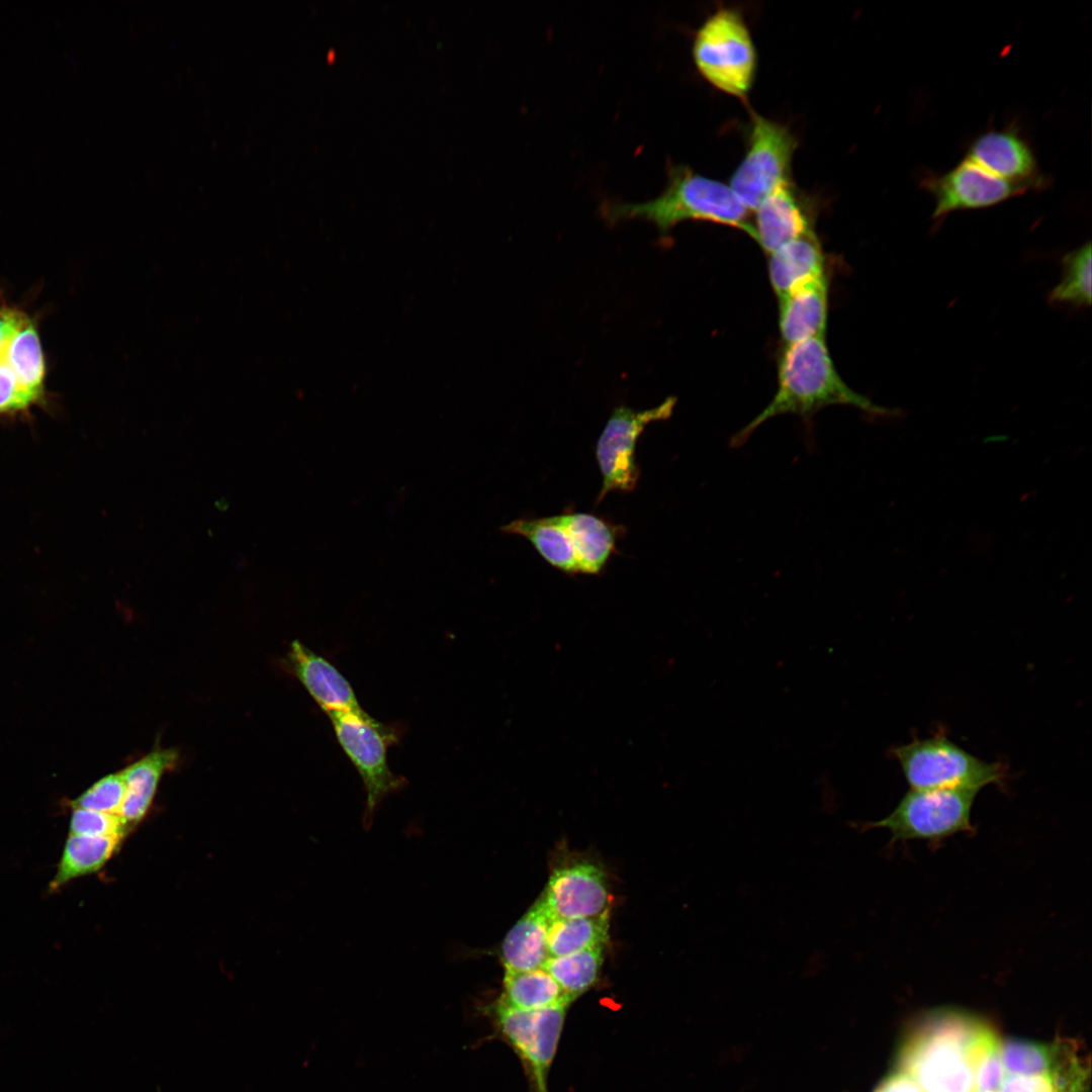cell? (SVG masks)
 Segmentation results:
<instances>
[{"mask_svg": "<svg viewBox=\"0 0 1092 1092\" xmlns=\"http://www.w3.org/2000/svg\"><path fill=\"white\" fill-rule=\"evenodd\" d=\"M850 405L873 417H892L896 410L880 406L850 388L838 374L824 337L810 338L784 347L778 367V388L771 400L730 439L742 446L767 420L796 415L808 425L812 417L829 405Z\"/></svg>", "mask_w": 1092, "mask_h": 1092, "instance_id": "obj_1", "label": "cell"}, {"mask_svg": "<svg viewBox=\"0 0 1092 1092\" xmlns=\"http://www.w3.org/2000/svg\"><path fill=\"white\" fill-rule=\"evenodd\" d=\"M749 212L729 185L682 164H670L666 186L656 198L640 203L607 200L600 206L601 216L610 225L642 218L651 221L661 238L679 222L701 220L740 230L753 239Z\"/></svg>", "mask_w": 1092, "mask_h": 1092, "instance_id": "obj_2", "label": "cell"}, {"mask_svg": "<svg viewBox=\"0 0 1092 1092\" xmlns=\"http://www.w3.org/2000/svg\"><path fill=\"white\" fill-rule=\"evenodd\" d=\"M982 1023L943 1012L926 1020L905 1043L901 1071L923 1092H974L970 1049Z\"/></svg>", "mask_w": 1092, "mask_h": 1092, "instance_id": "obj_3", "label": "cell"}, {"mask_svg": "<svg viewBox=\"0 0 1092 1092\" xmlns=\"http://www.w3.org/2000/svg\"><path fill=\"white\" fill-rule=\"evenodd\" d=\"M692 54L700 75L717 90L747 102L757 53L740 10L720 7L697 29Z\"/></svg>", "mask_w": 1092, "mask_h": 1092, "instance_id": "obj_4", "label": "cell"}, {"mask_svg": "<svg viewBox=\"0 0 1092 1092\" xmlns=\"http://www.w3.org/2000/svg\"><path fill=\"white\" fill-rule=\"evenodd\" d=\"M911 790H973L1001 785L1007 777L1002 762H988L946 736L914 738L891 749Z\"/></svg>", "mask_w": 1092, "mask_h": 1092, "instance_id": "obj_5", "label": "cell"}, {"mask_svg": "<svg viewBox=\"0 0 1092 1092\" xmlns=\"http://www.w3.org/2000/svg\"><path fill=\"white\" fill-rule=\"evenodd\" d=\"M798 140L791 128L751 112L745 155L729 186L749 210H755L774 190L792 180Z\"/></svg>", "mask_w": 1092, "mask_h": 1092, "instance_id": "obj_6", "label": "cell"}, {"mask_svg": "<svg viewBox=\"0 0 1092 1092\" xmlns=\"http://www.w3.org/2000/svg\"><path fill=\"white\" fill-rule=\"evenodd\" d=\"M977 794L973 790H910L887 817L863 827L888 829L892 842L935 841L969 832Z\"/></svg>", "mask_w": 1092, "mask_h": 1092, "instance_id": "obj_7", "label": "cell"}, {"mask_svg": "<svg viewBox=\"0 0 1092 1092\" xmlns=\"http://www.w3.org/2000/svg\"><path fill=\"white\" fill-rule=\"evenodd\" d=\"M336 738L355 765L366 793L365 818L373 816L378 804L403 785L387 762L388 747L396 742L397 729L384 725L367 713L329 715Z\"/></svg>", "mask_w": 1092, "mask_h": 1092, "instance_id": "obj_8", "label": "cell"}, {"mask_svg": "<svg viewBox=\"0 0 1092 1092\" xmlns=\"http://www.w3.org/2000/svg\"><path fill=\"white\" fill-rule=\"evenodd\" d=\"M675 404L676 397L668 396L659 405L644 411L626 405L614 408L596 446L603 478L598 503L610 491L630 492L636 487L640 477L635 458L639 437L649 424L669 419Z\"/></svg>", "mask_w": 1092, "mask_h": 1092, "instance_id": "obj_9", "label": "cell"}, {"mask_svg": "<svg viewBox=\"0 0 1092 1092\" xmlns=\"http://www.w3.org/2000/svg\"><path fill=\"white\" fill-rule=\"evenodd\" d=\"M569 1003L518 1010L496 1001L492 1007L502 1037L516 1052L536 1092H547V1077L557 1053Z\"/></svg>", "mask_w": 1092, "mask_h": 1092, "instance_id": "obj_10", "label": "cell"}, {"mask_svg": "<svg viewBox=\"0 0 1092 1092\" xmlns=\"http://www.w3.org/2000/svg\"><path fill=\"white\" fill-rule=\"evenodd\" d=\"M1042 186L1000 178L967 159L948 172L922 181L934 199L931 217L937 222L953 211L990 207Z\"/></svg>", "mask_w": 1092, "mask_h": 1092, "instance_id": "obj_11", "label": "cell"}, {"mask_svg": "<svg viewBox=\"0 0 1092 1092\" xmlns=\"http://www.w3.org/2000/svg\"><path fill=\"white\" fill-rule=\"evenodd\" d=\"M541 898L553 919L600 916L612 906L605 872L588 861L557 867Z\"/></svg>", "mask_w": 1092, "mask_h": 1092, "instance_id": "obj_12", "label": "cell"}, {"mask_svg": "<svg viewBox=\"0 0 1092 1092\" xmlns=\"http://www.w3.org/2000/svg\"><path fill=\"white\" fill-rule=\"evenodd\" d=\"M809 202L793 181L779 186L754 210L753 240L770 254L785 244L815 232Z\"/></svg>", "mask_w": 1092, "mask_h": 1092, "instance_id": "obj_13", "label": "cell"}, {"mask_svg": "<svg viewBox=\"0 0 1092 1092\" xmlns=\"http://www.w3.org/2000/svg\"><path fill=\"white\" fill-rule=\"evenodd\" d=\"M285 665L328 715L366 713L346 677L334 664L300 641L294 640L290 644Z\"/></svg>", "mask_w": 1092, "mask_h": 1092, "instance_id": "obj_14", "label": "cell"}, {"mask_svg": "<svg viewBox=\"0 0 1092 1092\" xmlns=\"http://www.w3.org/2000/svg\"><path fill=\"white\" fill-rule=\"evenodd\" d=\"M966 159L1006 180L1044 184L1031 147L1011 126L980 134L970 145Z\"/></svg>", "mask_w": 1092, "mask_h": 1092, "instance_id": "obj_15", "label": "cell"}, {"mask_svg": "<svg viewBox=\"0 0 1092 1092\" xmlns=\"http://www.w3.org/2000/svg\"><path fill=\"white\" fill-rule=\"evenodd\" d=\"M779 301V328L784 347L824 337L828 315L826 274L792 290Z\"/></svg>", "mask_w": 1092, "mask_h": 1092, "instance_id": "obj_16", "label": "cell"}, {"mask_svg": "<svg viewBox=\"0 0 1092 1092\" xmlns=\"http://www.w3.org/2000/svg\"><path fill=\"white\" fill-rule=\"evenodd\" d=\"M553 916L540 897L505 936L500 959L505 971L542 969L549 959L547 940Z\"/></svg>", "mask_w": 1092, "mask_h": 1092, "instance_id": "obj_17", "label": "cell"}, {"mask_svg": "<svg viewBox=\"0 0 1092 1092\" xmlns=\"http://www.w3.org/2000/svg\"><path fill=\"white\" fill-rule=\"evenodd\" d=\"M768 277L778 298L826 274L825 254L815 232L768 254Z\"/></svg>", "mask_w": 1092, "mask_h": 1092, "instance_id": "obj_18", "label": "cell"}, {"mask_svg": "<svg viewBox=\"0 0 1092 1092\" xmlns=\"http://www.w3.org/2000/svg\"><path fill=\"white\" fill-rule=\"evenodd\" d=\"M178 752L155 749L122 769L125 798L119 816L131 830L148 813L162 776L176 766Z\"/></svg>", "mask_w": 1092, "mask_h": 1092, "instance_id": "obj_19", "label": "cell"}, {"mask_svg": "<svg viewBox=\"0 0 1092 1092\" xmlns=\"http://www.w3.org/2000/svg\"><path fill=\"white\" fill-rule=\"evenodd\" d=\"M502 531L526 538L553 567L567 574L580 573L573 537L559 515L517 519Z\"/></svg>", "mask_w": 1092, "mask_h": 1092, "instance_id": "obj_20", "label": "cell"}, {"mask_svg": "<svg viewBox=\"0 0 1092 1092\" xmlns=\"http://www.w3.org/2000/svg\"><path fill=\"white\" fill-rule=\"evenodd\" d=\"M559 516L573 536L580 573H600L615 552L622 529L589 513L565 512Z\"/></svg>", "mask_w": 1092, "mask_h": 1092, "instance_id": "obj_21", "label": "cell"}, {"mask_svg": "<svg viewBox=\"0 0 1092 1092\" xmlns=\"http://www.w3.org/2000/svg\"><path fill=\"white\" fill-rule=\"evenodd\" d=\"M0 362L6 363L20 386L38 402L43 393L46 363L37 329L28 318L0 351Z\"/></svg>", "mask_w": 1092, "mask_h": 1092, "instance_id": "obj_22", "label": "cell"}, {"mask_svg": "<svg viewBox=\"0 0 1092 1092\" xmlns=\"http://www.w3.org/2000/svg\"><path fill=\"white\" fill-rule=\"evenodd\" d=\"M503 986V993L497 1001L518 1010H538L572 1002L543 969L505 971Z\"/></svg>", "mask_w": 1092, "mask_h": 1092, "instance_id": "obj_23", "label": "cell"}, {"mask_svg": "<svg viewBox=\"0 0 1092 1092\" xmlns=\"http://www.w3.org/2000/svg\"><path fill=\"white\" fill-rule=\"evenodd\" d=\"M122 839L70 834L49 889L57 891L69 881L98 872L119 848Z\"/></svg>", "mask_w": 1092, "mask_h": 1092, "instance_id": "obj_24", "label": "cell"}, {"mask_svg": "<svg viewBox=\"0 0 1092 1092\" xmlns=\"http://www.w3.org/2000/svg\"><path fill=\"white\" fill-rule=\"evenodd\" d=\"M609 913L600 916L553 919L548 932L549 958L604 946L609 937Z\"/></svg>", "mask_w": 1092, "mask_h": 1092, "instance_id": "obj_25", "label": "cell"}, {"mask_svg": "<svg viewBox=\"0 0 1092 1092\" xmlns=\"http://www.w3.org/2000/svg\"><path fill=\"white\" fill-rule=\"evenodd\" d=\"M603 961L604 946H600L563 957L549 958L542 969L573 1001L596 985Z\"/></svg>", "mask_w": 1092, "mask_h": 1092, "instance_id": "obj_26", "label": "cell"}, {"mask_svg": "<svg viewBox=\"0 0 1092 1092\" xmlns=\"http://www.w3.org/2000/svg\"><path fill=\"white\" fill-rule=\"evenodd\" d=\"M1091 244L1066 253L1062 258V279L1049 293L1051 304L1072 307L1091 305Z\"/></svg>", "mask_w": 1092, "mask_h": 1092, "instance_id": "obj_27", "label": "cell"}, {"mask_svg": "<svg viewBox=\"0 0 1092 1092\" xmlns=\"http://www.w3.org/2000/svg\"><path fill=\"white\" fill-rule=\"evenodd\" d=\"M1004 1069L1009 1075L1038 1076L1049 1072L1050 1045L1022 1040H1007L1001 1046Z\"/></svg>", "mask_w": 1092, "mask_h": 1092, "instance_id": "obj_28", "label": "cell"}, {"mask_svg": "<svg viewBox=\"0 0 1092 1092\" xmlns=\"http://www.w3.org/2000/svg\"><path fill=\"white\" fill-rule=\"evenodd\" d=\"M971 1061L976 1090L998 1092L1004 1079V1066L1001 1045L993 1031L977 1043Z\"/></svg>", "mask_w": 1092, "mask_h": 1092, "instance_id": "obj_29", "label": "cell"}, {"mask_svg": "<svg viewBox=\"0 0 1092 1092\" xmlns=\"http://www.w3.org/2000/svg\"><path fill=\"white\" fill-rule=\"evenodd\" d=\"M125 781L121 770L110 774L71 802L74 809H88L109 814H119L125 798Z\"/></svg>", "mask_w": 1092, "mask_h": 1092, "instance_id": "obj_30", "label": "cell"}, {"mask_svg": "<svg viewBox=\"0 0 1092 1092\" xmlns=\"http://www.w3.org/2000/svg\"><path fill=\"white\" fill-rule=\"evenodd\" d=\"M129 831L119 815L88 809H74L70 821V833L75 835L123 839Z\"/></svg>", "mask_w": 1092, "mask_h": 1092, "instance_id": "obj_31", "label": "cell"}, {"mask_svg": "<svg viewBox=\"0 0 1092 1092\" xmlns=\"http://www.w3.org/2000/svg\"><path fill=\"white\" fill-rule=\"evenodd\" d=\"M36 401L20 386L10 367L0 362V415L27 410Z\"/></svg>", "mask_w": 1092, "mask_h": 1092, "instance_id": "obj_32", "label": "cell"}, {"mask_svg": "<svg viewBox=\"0 0 1092 1092\" xmlns=\"http://www.w3.org/2000/svg\"><path fill=\"white\" fill-rule=\"evenodd\" d=\"M999 1092H1053L1048 1075L1019 1076L1009 1075L998 1090Z\"/></svg>", "mask_w": 1092, "mask_h": 1092, "instance_id": "obj_33", "label": "cell"}, {"mask_svg": "<svg viewBox=\"0 0 1092 1092\" xmlns=\"http://www.w3.org/2000/svg\"><path fill=\"white\" fill-rule=\"evenodd\" d=\"M874 1092H923L907 1073L900 1071L884 1080Z\"/></svg>", "mask_w": 1092, "mask_h": 1092, "instance_id": "obj_34", "label": "cell"}, {"mask_svg": "<svg viewBox=\"0 0 1092 1092\" xmlns=\"http://www.w3.org/2000/svg\"><path fill=\"white\" fill-rule=\"evenodd\" d=\"M974 1092H988V1091H978V1090H975Z\"/></svg>", "mask_w": 1092, "mask_h": 1092, "instance_id": "obj_35", "label": "cell"}]
</instances>
